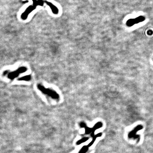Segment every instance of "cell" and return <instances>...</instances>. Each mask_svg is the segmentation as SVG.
Wrapping results in <instances>:
<instances>
[{"instance_id":"52a82bcc","label":"cell","mask_w":153,"mask_h":153,"mask_svg":"<svg viewBox=\"0 0 153 153\" xmlns=\"http://www.w3.org/2000/svg\"><path fill=\"white\" fill-rule=\"evenodd\" d=\"M88 139H89V138H83V139H82L79 140V141L77 142V144H81V143L84 142V141H85L88 140Z\"/></svg>"},{"instance_id":"ba28073f","label":"cell","mask_w":153,"mask_h":153,"mask_svg":"<svg viewBox=\"0 0 153 153\" xmlns=\"http://www.w3.org/2000/svg\"><path fill=\"white\" fill-rule=\"evenodd\" d=\"M153 32L152 31H148L147 32L148 35H151L153 34Z\"/></svg>"},{"instance_id":"6da1fadb","label":"cell","mask_w":153,"mask_h":153,"mask_svg":"<svg viewBox=\"0 0 153 153\" xmlns=\"http://www.w3.org/2000/svg\"><path fill=\"white\" fill-rule=\"evenodd\" d=\"M33 4L29 6L21 15V18L23 20H25L28 18L29 14L33 10L36 9L38 6H43L44 3H46V0H32Z\"/></svg>"},{"instance_id":"277c9868","label":"cell","mask_w":153,"mask_h":153,"mask_svg":"<svg viewBox=\"0 0 153 153\" xmlns=\"http://www.w3.org/2000/svg\"><path fill=\"white\" fill-rule=\"evenodd\" d=\"M145 20V18L143 16H140L136 18H131L127 21L126 24L128 27H131L136 24L143 22Z\"/></svg>"},{"instance_id":"3957f363","label":"cell","mask_w":153,"mask_h":153,"mask_svg":"<svg viewBox=\"0 0 153 153\" xmlns=\"http://www.w3.org/2000/svg\"><path fill=\"white\" fill-rule=\"evenodd\" d=\"M27 69L25 67H21L18 69L12 72H9L8 71H6L3 72L4 76H7V77L9 79L13 80L18 77L20 74L24 73L27 71Z\"/></svg>"},{"instance_id":"8992f818","label":"cell","mask_w":153,"mask_h":153,"mask_svg":"<svg viewBox=\"0 0 153 153\" xmlns=\"http://www.w3.org/2000/svg\"><path fill=\"white\" fill-rule=\"evenodd\" d=\"M31 79V76L30 75L25 76L23 77H21L18 79V81H30Z\"/></svg>"},{"instance_id":"7a4b0ae2","label":"cell","mask_w":153,"mask_h":153,"mask_svg":"<svg viewBox=\"0 0 153 153\" xmlns=\"http://www.w3.org/2000/svg\"><path fill=\"white\" fill-rule=\"evenodd\" d=\"M37 88L42 93L48 96L53 99L57 100L59 98V95L55 91L50 89L46 88L41 84L37 85Z\"/></svg>"},{"instance_id":"5b68a950","label":"cell","mask_w":153,"mask_h":153,"mask_svg":"<svg viewBox=\"0 0 153 153\" xmlns=\"http://www.w3.org/2000/svg\"><path fill=\"white\" fill-rule=\"evenodd\" d=\"M46 4L47 5L49 6L50 8L52 10V12L53 14L55 15H57L58 14L59 12L58 9L53 4L47 0H46Z\"/></svg>"}]
</instances>
